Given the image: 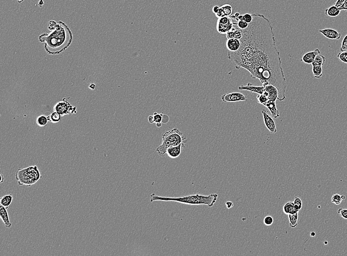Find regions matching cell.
<instances>
[{"label": "cell", "mask_w": 347, "mask_h": 256, "mask_svg": "<svg viewBox=\"0 0 347 256\" xmlns=\"http://www.w3.org/2000/svg\"><path fill=\"white\" fill-rule=\"evenodd\" d=\"M253 21L242 30L241 47L237 52H228V58L236 68H245L253 79L263 85L272 84L279 92L278 99H286L287 83L280 53L276 44L273 27L264 15L253 13Z\"/></svg>", "instance_id": "cell-1"}, {"label": "cell", "mask_w": 347, "mask_h": 256, "mask_svg": "<svg viewBox=\"0 0 347 256\" xmlns=\"http://www.w3.org/2000/svg\"><path fill=\"white\" fill-rule=\"evenodd\" d=\"M50 33H45L39 36L40 42L45 43V49L49 54H60L71 45L73 33L64 22L59 21L50 30Z\"/></svg>", "instance_id": "cell-2"}, {"label": "cell", "mask_w": 347, "mask_h": 256, "mask_svg": "<svg viewBox=\"0 0 347 256\" xmlns=\"http://www.w3.org/2000/svg\"><path fill=\"white\" fill-rule=\"evenodd\" d=\"M219 195L216 193L211 194L208 196L202 195L200 194H194L188 196H182L179 197H161L153 193L150 195V202L162 201V202H177L178 203L189 205H207L208 207H212L217 202Z\"/></svg>", "instance_id": "cell-3"}, {"label": "cell", "mask_w": 347, "mask_h": 256, "mask_svg": "<svg viewBox=\"0 0 347 256\" xmlns=\"http://www.w3.org/2000/svg\"><path fill=\"white\" fill-rule=\"evenodd\" d=\"M187 142L186 135L175 128L163 134L162 144L157 148L156 151L161 157H166L167 156V150L169 147Z\"/></svg>", "instance_id": "cell-4"}, {"label": "cell", "mask_w": 347, "mask_h": 256, "mask_svg": "<svg viewBox=\"0 0 347 256\" xmlns=\"http://www.w3.org/2000/svg\"><path fill=\"white\" fill-rule=\"evenodd\" d=\"M16 178L19 185L30 186L37 183L42 176L37 166L25 169L19 168L16 172Z\"/></svg>", "instance_id": "cell-5"}, {"label": "cell", "mask_w": 347, "mask_h": 256, "mask_svg": "<svg viewBox=\"0 0 347 256\" xmlns=\"http://www.w3.org/2000/svg\"><path fill=\"white\" fill-rule=\"evenodd\" d=\"M234 27V24L230 16H225L218 18L217 24V30L221 34H226Z\"/></svg>", "instance_id": "cell-6"}, {"label": "cell", "mask_w": 347, "mask_h": 256, "mask_svg": "<svg viewBox=\"0 0 347 256\" xmlns=\"http://www.w3.org/2000/svg\"><path fill=\"white\" fill-rule=\"evenodd\" d=\"M54 110L61 116L70 114H76V107H74L69 102L65 101H61L57 102L54 106Z\"/></svg>", "instance_id": "cell-7"}, {"label": "cell", "mask_w": 347, "mask_h": 256, "mask_svg": "<svg viewBox=\"0 0 347 256\" xmlns=\"http://www.w3.org/2000/svg\"><path fill=\"white\" fill-rule=\"evenodd\" d=\"M221 99L223 102H238L246 101L247 97L240 92H232L222 95Z\"/></svg>", "instance_id": "cell-8"}, {"label": "cell", "mask_w": 347, "mask_h": 256, "mask_svg": "<svg viewBox=\"0 0 347 256\" xmlns=\"http://www.w3.org/2000/svg\"><path fill=\"white\" fill-rule=\"evenodd\" d=\"M261 113L263 117L264 124L267 128L269 130L271 134H276L277 132V129L276 127V123L273 119V117L269 115V114H268V113L265 110H262Z\"/></svg>", "instance_id": "cell-9"}, {"label": "cell", "mask_w": 347, "mask_h": 256, "mask_svg": "<svg viewBox=\"0 0 347 256\" xmlns=\"http://www.w3.org/2000/svg\"><path fill=\"white\" fill-rule=\"evenodd\" d=\"M239 90H245L248 91L256 93L258 94H263L265 91V86H255L251 83H248L246 85L239 86L238 87Z\"/></svg>", "instance_id": "cell-10"}, {"label": "cell", "mask_w": 347, "mask_h": 256, "mask_svg": "<svg viewBox=\"0 0 347 256\" xmlns=\"http://www.w3.org/2000/svg\"><path fill=\"white\" fill-rule=\"evenodd\" d=\"M319 32L329 39L339 40L341 39V33L333 29L327 28L319 30Z\"/></svg>", "instance_id": "cell-11"}, {"label": "cell", "mask_w": 347, "mask_h": 256, "mask_svg": "<svg viewBox=\"0 0 347 256\" xmlns=\"http://www.w3.org/2000/svg\"><path fill=\"white\" fill-rule=\"evenodd\" d=\"M185 147L184 143H181L177 146H172L167 150V155L171 158L175 159L180 156L181 154V150Z\"/></svg>", "instance_id": "cell-12"}, {"label": "cell", "mask_w": 347, "mask_h": 256, "mask_svg": "<svg viewBox=\"0 0 347 256\" xmlns=\"http://www.w3.org/2000/svg\"><path fill=\"white\" fill-rule=\"evenodd\" d=\"M265 90L268 93L269 100L276 102L279 96V92L277 88L272 84H267L265 86Z\"/></svg>", "instance_id": "cell-13"}, {"label": "cell", "mask_w": 347, "mask_h": 256, "mask_svg": "<svg viewBox=\"0 0 347 256\" xmlns=\"http://www.w3.org/2000/svg\"><path fill=\"white\" fill-rule=\"evenodd\" d=\"M321 54L319 49L317 48L313 51H310L305 53L302 57L301 61L307 64H312L318 54Z\"/></svg>", "instance_id": "cell-14"}, {"label": "cell", "mask_w": 347, "mask_h": 256, "mask_svg": "<svg viewBox=\"0 0 347 256\" xmlns=\"http://www.w3.org/2000/svg\"><path fill=\"white\" fill-rule=\"evenodd\" d=\"M232 11V7L231 6V5L229 4H226L220 7V9L218 13L215 15L216 17H217L218 18L224 17L225 16H230Z\"/></svg>", "instance_id": "cell-15"}, {"label": "cell", "mask_w": 347, "mask_h": 256, "mask_svg": "<svg viewBox=\"0 0 347 256\" xmlns=\"http://www.w3.org/2000/svg\"><path fill=\"white\" fill-rule=\"evenodd\" d=\"M226 47L230 52H237L241 47L240 39L233 38L227 39L226 43Z\"/></svg>", "instance_id": "cell-16"}, {"label": "cell", "mask_w": 347, "mask_h": 256, "mask_svg": "<svg viewBox=\"0 0 347 256\" xmlns=\"http://www.w3.org/2000/svg\"><path fill=\"white\" fill-rule=\"evenodd\" d=\"M264 106L270 110L273 118H277L280 117V112L276 106V102L269 100Z\"/></svg>", "instance_id": "cell-17"}, {"label": "cell", "mask_w": 347, "mask_h": 256, "mask_svg": "<svg viewBox=\"0 0 347 256\" xmlns=\"http://www.w3.org/2000/svg\"><path fill=\"white\" fill-rule=\"evenodd\" d=\"M0 217L6 227L8 228H10L12 225L9 220L7 209L1 205H0Z\"/></svg>", "instance_id": "cell-18"}, {"label": "cell", "mask_w": 347, "mask_h": 256, "mask_svg": "<svg viewBox=\"0 0 347 256\" xmlns=\"http://www.w3.org/2000/svg\"><path fill=\"white\" fill-rule=\"evenodd\" d=\"M13 195L11 194L6 195L1 197L0 200V205L8 209L12 203Z\"/></svg>", "instance_id": "cell-19"}, {"label": "cell", "mask_w": 347, "mask_h": 256, "mask_svg": "<svg viewBox=\"0 0 347 256\" xmlns=\"http://www.w3.org/2000/svg\"><path fill=\"white\" fill-rule=\"evenodd\" d=\"M341 11L339 8H337L334 5L325 9V14L326 16H329V17H336L340 13Z\"/></svg>", "instance_id": "cell-20"}, {"label": "cell", "mask_w": 347, "mask_h": 256, "mask_svg": "<svg viewBox=\"0 0 347 256\" xmlns=\"http://www.w3.org/2000/svg\"><path fill=\"white\" fill-rule=\"evenodd\" d=\"M283 209L284 212L288 215L289 214H295L298 212L295 209V204L293 202H290L285 203Z\"/></svg>", "instance_id": "cell-21"}, {"label": "cell", "mask_w": 347, "mask_h": 256, "mask_svg": "<svg viewBox=\"0 0 347 256\" xmlns=\"http://www.w3.org/2000/svg\"><path fill=\"white\" fill-rule=\"evenodd\" d=\"M288 219L290 221V226L292 228H295L298 225V212L295 214H289Z\"/></svg>", "instance_id": "cell-22"}, {"label": "cell", "mask_w": 347, "mask_h": 256, "mask_svg": "<svg viewBox=\"0 0 347 256\" xmlns=\"http://www.w3.org/2000/svg\"><path fill=\"white\" fill-rule=\"evenodd\" d=\"M325 61H326V59H325V57L324 55L319 54L316 56V57L314 59V61L312 64V65L313 66H320L322 67L324 65Z\"/></svg>", "instance_id": "cell-23"}, {"label": "cell", "mask_w": 347, "mask_h": 256, "mask_svg": "<svg viewBox=\"0 0 347 256\" xmlns=\"http://www.w3.org/2000/svg\"><path fill=\"white\" fill-rule=\"evenodd\" d=\"M312 72L314 78L317 79L321 78L322 75V67L320 66H313Z\"/></svg>", "instance_id": "cell-24"}, {"label": "cell", "mask_w": 347, "mask_h": 256, "mask_svg": "<svg viewBox=\"0 0 347 256\" xmlns=\"http://www.w3.org/2000/svg\"><path fill=\"white\" fill-rule=\"evenodd\" d=\"M154 116V123L157 124L158 127H160L162 126V122L163 120V114H158L157 112H154L153 115Z\"/></svg>", "instance_id": "cell-25"}, {"label": "cell", "mask_w": 347, "mask_h": 256, "mask_svg": "<svg viewBox=\"0 0 347 256\" xmlns=\"http://www.w3.org/2000/svg\"><path fill=\"white\" fill-rule=\"evenodd\" d=\"M61 117V116L59 114H58L57 112L55 111L52 113L47 117V118H48L49 121H50L51 122L55 123L59 122V121H60Z\"/></svg>", "instance_id": "cell-26"}, {"label": "cell", "mask_w": 347, "mask_h": 256, "mask_svg": "<svg viewBox=\"0 0 347 256\" xmlns=\"http://www.w3.org/2000/svg\"><path fill=\"white\" fill-rule=\"evenodd\" d=\"M48 118L44 115H40L37 119V123L40 127L45 126L48 122Z\"/></svg>", "instance_id": "cell-27"}, {"label": "cell", "mask_w": 347, "mask_h": 256, "mask_svg": "<svg viewBox=\"0 0 347 256\" xmlns=\"http://www.w3.org/2000/svg\"><path fill=\"white\" fill-rule=\"evenodd\" d=\"M257 102H258L259 104H262V105H265L266 102L269 101L268 97L265 94H258L257 96Z\"/></svg>", "instance_id": "cell-28"}, {"label": "cell", "mask_w": 347, "mask_h": 256, "mask_svg": "<svg viewBox=\"0 0 347 256\" xmlns=\"http://www.w3.org/2000/svg\"><path fill=\"white\" fill-rule=\"evenodd\" d=\"M293 203L295 204V209L296 211L299 212V210H300L301 209L302 207L303 203H302V200H301L300 197H295V200L293 202Z\"/></svg>", "instance_id": "cell-29"}, {"label": "cell", "mask_w": 347, "mask_h": 256, "mask_svg": "<svg viewBox=\"0 0 347 256\" xmlns=\"http://www.w3.org/2000/svg\"><path fill=\"white\" fill-rule=\"evenodd\" d=\"M341 195L339 194H335L331 197V202L335 205H339L342 201Z\"/></svg>", "instance_id": "cell-30"}, {"label": "cell", "mask_w": 347, "mask_h": 256, "mask_svg": "<svg viewBox=\"0 0 347 256\" xmlns=\"http://www.w3.org/2000/svg\"><path fill=\"white\" fill-rule=\"evenodd\" d=\"M337 58L342 62L347 64V51H343L341 53H338Z\"/></svg>", "instance_id": "cell-31"}, {"label": "cell", "mask_w": 347, "mask_h": 256, "mask_svg": "<svg viewBox=\"0 0 347 256\" xmlns=\"http://www.w3.org/2000/svg\"><path fill=\"white\" fill-rule=\"evenodd\" d=\"M233 23L234 25H236L239 28L242 30L248 28L249 24L243 20H239L237 23Z\"/></svg>", "instance_id": "cell-32"}, {"label": "cell", "mask_w": 347, "mask_h": 256, "mask_svg": "<svg viewBox=\"0 0 347 256\" xmlns=\"http://www.w3.org/2000/svg\"><path fill=\"white\" fill-rule=\"evenodd\" d=\"M274 222V219L273 217L270 215H268L265 217L264 219V223L267 226H269L272 225Z\"/></svg>", "instance_id": "cell-33"}, {"label": "cell", "mask_w": 347, "mask_h": 256, "mask_svg": "<svg viewBox=\"0 0 347 256\" xmlns=\"http://www.w3.org/2000/svg\"><path fill=\"white\" fill-rule=\"evenodd\" d=\"M242 20H243L248 24L251 23L253 21V16L252 14L249 13H246L243 15V18Z\"/></svg>", "instance_id": "cell-34"}, {"label": "cell", "mask_w": 347, "mask_h": 256, "mask_svg": "<svg viewBox=\"0 0 347 256\" xmlns=\"http://www.w3.org/2000/svg\"><path fill=\"white\" fill-rule=\"evenodd\" d=\"M338 213L343 218L347 219V208H339Z\"/></svg>", "instance_id": "cell-35"}, {"label": "cell", "mask_w": 347, "mask_h": 256, "mask_svg": "<svg viewBox=\"0 0 347 256\" xmlns=\"http://www.w3.org/2000/svg\"><path fill=\"white\" fill-rule=\"evenodd\" d=\"M340 50L341 52L347 51V35H346L343 39L342 44H341Z\"/></svg>", "instance_id": "cell-36"}, {"label": "cell", "mask_w": 347, "mask_h": 256, "mask_svg": "<svg viewBox=\"0 0 347 256\" xmlns=\"http://www.w3.org/2000/svg\"><path fill=\"white\" fill-rule=\"evenodd\" d=\"M345 1L346 0H337V1L334 3V6H337V8H340L342 6L344 2H345Z\"/></svg>", "instance_id": "cell-37"}, {"label": "cell", "mask_w": 347, "mask_h": 256, "mask_svg": "<svg viewBox=\"0 0 347 256\" xmlns=\"http://www.w3.org/2000/svg\"><path fill=\"white\" fill-rule=\"evenodd\" d=\"M225 205H226V207L227 209H230L234 206V203H233V202H231V201H227L226 202Z\"/></svg>", "instance_id": "cell-38"}, {"label": "cell", "mask_w": 347, "mask_h": 256, "mask_svg": "<svg viewBox=\"0 0 347 256\" xmlns=\"http://www.w3.org/2000/svg\"><path fill=\"white\" fill-rule=\"evenodd\" d=\"M219 9H220V7H219V6H214L213 8H212V12H213V13H214L215 14H217V13H218Z\"/></svg>", "instance_id": "cell-39"}, {"label": "cell", "mask_w": 347, "mask_h": 256, "mask_svg": "<svg viewBox=\"0 0 347 256\" xmlns=\"http://www.w3.org/2000/svg\"><path fill=\"white\" fill-rule=\"evenodd\" d=\"M240 13H238V12H237V13H236L235 14H233V15H232V16L231 15V16H230V17H231V19H234V20H235V18H236L237 17H238L239 16H240Z\"/></svg>", "instance_id": "cell-40"}, {"label": "cell", "mask_w": 347, "mask_h": 256, "mask_svg": "<svg viewBox=\"0 0 347 256\" xmlns=\"http://www.w3.org/2000/svg\"><path fill=\"white\" fill-rule=\"evenodd\" d=\"M148 120H149V122L150 123V124L154 123V116H153V115H149V117H148Z\"/></svg>", "instance_id": "cell-41"}, {"label": "cell", "mask_w": 347, "mask_h": 256, "mask_svg": "<svg viewBox=\"0 0 347 256\" xmlns=\"http://www.w3.org/2000/svg\"><path fill=\"white\" fill-rule=\"evenodd\" d=\"M45 4V3L43 2V0H40L38 3V6L40 7H42L43 6V5Z\"/></svg>", "instance_id": "cell-42"}, {"label": "cell", "mask_w": 347, "mask_h": 256, "mask_svg": "<svg viewBox=\"0 0 347 256\" xmlns=\"http://www.w3.org/2000/svg\"><path fill=\"white\" fill-rule=\"evenodd\" d=\"M316 233L314 232V231L311 232V234H310V236H311V237H314V236H316Z\"/></svg>", "instance_id": "cell-43"}, {"label": "cell", "mask_w": 347, "mask_h": 256, "mask_svg": "<svg viewBox=\"0 0 347 256\" xmlns=\"http://www.w3.org/2000/svg\"><path fill=\"white\" fill-rule=\"evenodd\" d=\"M95 87V85H94V84H92L91 85H90L89 86V88H90V89H92V90L94 89Z\"/></svg>", "instance_id": "cell-44"}, {"label": "cell", "mask_w": 347, "mask_h": 256, "mask_svg": "<svg viewBox=\"0 0 347 256\" xmlns=\"http://www.w3.org/2000/svg\"><path fill=\"white\" fill-rule=\"evenodd\" d=\"M1 183H2V182H3L4 181L3 176V174H1Z\"/></svg>", "instance_id": "cell-45"}, {"label": "cell", "mask_w": 347, "mask_h": 256, "mask_svg": "<svg viewBox=\"0 0 347 256\" xmlns=\"http://www.w3.org/2000/svg\"><path fill=\"white\" fill-rule=\"evenodd\" d=\"M16 1H17L18 3L20 4L22 3V2H23V1H25V0H16Z\"/></svg>", "instance_id": "cell-46"}, {"label": "cell", "mask_w": 347, "mask_h": 256, "mask_svg": "<svg viewBox=\"0 0 347 256\" xmlns=\"http://www.w3.org/2000/svg\"><path fill=\"white\" fill-rule=\"evenodd\" d=\"M341 197H342V200H345V199L346 197L345 196H344V195H342V196H341Z\"/></svg>", "instance_id": "cell-47"}, {"label": "cell", "mask_w": 347, "mask_h": 256, "mask_svg": "<svg viewBox=\"0 0 347 256\" xmlns=\"http://www.w3.org/2000/svg\"><path fill=\"white\" fill-rule=\"evenodd\" d=\"M324 244H325V245H327V244H328V242L327 241H325L324 242Z\"/></svg>", "instance_id": "cell-48"}]
</instances>
